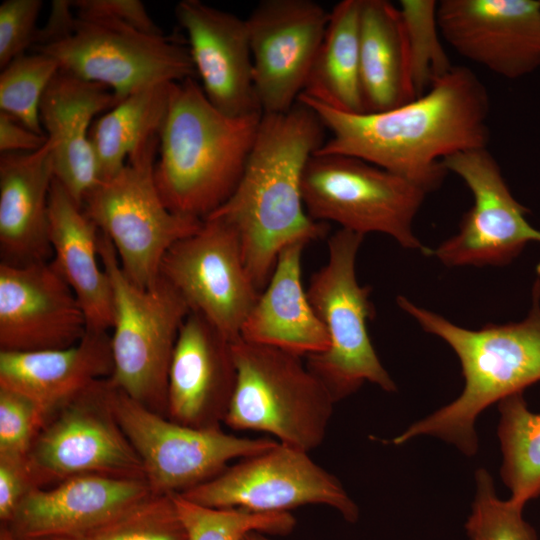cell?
Masks as SVG:
<instances>
[{
  "label": "cell",
  "instance_id": "14",
  "mask_svg": "<svg viewBox=\"0 0 540 540\" xmlns=\"http://www.w3.org/2000/svg\"><path fill=\"white\" fill-rule=\"evenodd\" d=\"M160 276L191 312L203 316L231 342L240 338L261 293L247 270L236 231L218 217L205 219L197 232L168 250Z\"/></svg>",
  "mask_w": 540,
  "mask_h": 540
},
{
  "label": "cell",
  "instance_id": "43",
  "mask_svg": "<svg viewBox=\"0 0 540 540\" xmlns=\"http://www.w3.org/2000/svg\"><path fill=\"white\" fill-rule=\"evenodd\" d=\"M25 540H79V539L73 538V537H44V538L25 539Z\"/></svg>",
  "mask_w": 540,
  "mask_h": 540
},
{
  "label": "cell",
  "instance_id": "35",
  "mask_svg": "<svg viewBox=\"0 0 540 540\" xmlns=\"http://www.w3.org/2000/svg\"><path fill=\"white\" fill-rule=\"evenodd\" d=\"M475 481V498L465 524L469 540H537L523 517L524 507L500 499L486 469H477Z\"/></svg>",
  "mask_w": 540,
  "mask_h": 540
},
{
  "label": "cell",
  "instance_id": "16",
  "mask_svg": "<svg viewBox=\"0 0 540 540\" xmlns=\"http://www.w3.org/2000/svg\"><path fill=\"white\" fill-rule=\"evenodd\" d=\"M329 17L311 0H264L246 19L262 114L285 113L297 103Z\"/></svg>",
  "mask_w": 540,
  "mask_h": 540
},
{
  "label": "cell",
  "instance_id": "33",
  "mask_svg": "<svg viewBox=\"0 0 540 540\" xmlns=\"http://www.w3.org/2000/svg\"><path fill=\"white\" fill-rule=\"evenodd\" d=\"M59 71L58 62L44 53H25L13 59L1 69L0 112L45 135L40 122V103Z\"/></svg>",
  "mask_w": 540,
  "mask_h": 540
},
{
  "label": "cell",
  "instance_id": "11",
  "mask_svg": "<svg viewBox=\"0 0 540 540\" xmlns=\"http://www.w3.org/2000/svg\"><path fill=\"white\" fill-rule=\"evenodd\" d=\"M31 51L53 57L65 73L107 86L118 102L153 85L197 76L188 45L179 38L107 18L76 15L68 34Z\"/></svg>",
  "mask_w": 540,
  "mask_h": 540
},
{
  "label": "cell",
  "instance_id": "10",
  "mask_svg": "<svg viewBox=\"0 0 540 540\" xmlns=\"http://www.w3.org/2000/svg\"><path fill=\"white\" fill-rule=\"evenodd\" d=\"M109 407L139 456L157 495L182 494L220 474L231 462L272 448L269 438L239 437L220 427L196 428L159 414L107 379Z\"/></svg>",
  "mask_w": 540,
  "mask_h": 540
},
{
  "label": "cell",
  "instance_id": "34",
  "mask_svg": "<svg viewBox=\"0 0 540 540\" xmlns=\"http://www.w3.org/2000/svg\"><path fill=\"white\" fill-rule=\"evenodd\" d=\"M75 538V537H73ZM79 540H187L172 495L152 494Z\"/></svg>",
  "mask_w": 540,
  "mask_h": 540
},
{
  "label": "cell",
  "instance_id": "22",
  "mask_svg": "<svg viewBox=\"0 0 540 540\" xmlns=\"http://www.w3.org/2000/svg\"><path fill=\"white\" fill-rule=\"evenodd\" d=\"M118 103L105 85L59 71L40 103V122L52 143L54 177L82 207L99 182L89 138L93 118Z\"/></svg>",
  "mask_w": 540,
  "mask_h": 540
},
{
  "label": "cell",
  "instance_id": "21",
  "mask_svg": "<svg viewBox=\"0 0 540 540\" xmlns=\"http://www.w3.org/2000/svg\"><path fill=\"white\" fill-rule=\"evenodd\" d=\"M236 384L232 342L198 313L180 329L167 386L169 419L191 427H220Z\"/></svg>",
  "mask_w": 540,
  "mask_h": 540
},
{
  "label": "cell",
  "instance_id": "17",
  "mask_svg": "<svg viewBox=\"0 0 540 540\" xmlns=\"http://www.w3.org/2000/svg\"><path fill=\"white\" fill-rule=\"evenodd\" d=\"M440 33L461 56L508 79L540 67V1L442 0Z\"/></svg>",
  "mask_w": 540,
  "mask_h": 540
},
{
  "label": "cell",
  "instance_id": "6",
  "mask_svg": "<svg viewBox=\"0 0 540 540\" xmlns=\"http://www.w3.org/2000/svg\"><path fill=\"white\" fill-rule=\"evenodd\" d=\"M98 250L113 290V373L109 380L149 409L167 414L169 367L180 329L191 311L162 276L147 289L132 283L101 231Z\"/></svg>",
  "mask_w": 540,
  "mask_h": 540
},
{
  "label": "cell",
  "instance_id": "3",
  "mask_svg": "<svg viewBox=\"0 0 540 540\" xmlns=\"http://www.w3.org/2000/svg\"><path fill=\"white\" fill-rule=\"evenodd\" d=\"M399 307L422 329L441 338L457 355L464 387L446 406L410 425L390 443L402 445L430 435L455 445L466 456L478 450L477 417L490 405L540 381V265L533 285L532 306L521 322L486 324L479 330L460 327L419 307L404 296Z\"/></svg>",
  "mask_w": 540,
  "mask_h": 540
},
{
  "label": "cell",
  "instance_id": "24",
  "mask_svg": "<svg viewBox=\"0 0 540 540\" xmlns=\"http://www.w3.org/2000/svg\"><path fill=\"white\" fill-rule=\"evenodd\" d=\"M54 180L52 143L34 152L0 156L1 262L48 261L49 194Z\"/></svg>",
  "mask_w": 540,
  "mask_h": 540
},
{
  "label": "cell",
  "instance_id": "38",
  "mask_svg": "<svg viewBox=\"0 0 540 540\" xmlns=\"http://www.w3.org/2000/svg\"><path fill=\"white\" fill-rule=\"evenodd\" d=\"M72 6L79 16L115 20L150 34L164 33L139 0H76Z\"/></svg>",
  "mask_w": 540,
  "mask_h": 540
},
{
  "label": "cell",
  "instance_id": "42",
  "mask_svg": "<svg viewBox=\"0 0 540 540\" xmlns=\"http://www.w3.org/2000/svg\"><path fill=\"white\" fill-rule=\"evenodd\" d=\"M0 540H16L7 526L1 525Z\"/></svg>",
  "mask_w": 540,
  "mask_h": 540
},
{
  "label": "cell",
  "instance_id": "39",
  "mask_svg": "<svg viewBox=\"0 0 540 540\" xmlns=\"http://www.w3.org/2000/svg\"><path fill=\"white\" fill-rule=\"evenodd\" d=\"M26 460L0 456V520L7 525L20 502L34 488Z\"/></svg>",
  "mask_w": 540,
  "mask_h": 540
},
{
  "label": "cell",
  "instance_id": "27",
  "mask_svg": "<svg viewBox=\"0 0 540 540\" xmlns=\"http://www.w3.org/2000/svg\"><path fill=\"white\" fill-rule=\"evenodd\" d=\"M360 77L365 113L402 106L416 97L399 8L386 0H361Z\"/></svg>",
  "mask_w": 540,
  "mask_h": 540
},
{
  "label": "cell",
  "instance_id": "1",
  "mask_svg": "<svg viewBox=\"0 0 540 540\" xmlns=\"http://www.w3.org/2000/svg\"><path fill=\"white\" fill-rule=\"evenodd\" d=\"M331 137L316 151L367 161L422 188L439 187L447 171L441 161L489 142L490 99L468 67L453 66L429 90L391 110L350 114L299 96Z\"/></svg>",
  "mask_w": 540,
  "mask_h": 540
},
{
  "label": "cell",
  "instance_id": "13",
  "mask_svg": "<svg viewBox=\"0 0 540 540\" xmlns=\"http://www.w3.org/2000/svg\"><path fill=\"white\" fill-rule=\"evenodd\" d=\"M106 383H96L41 428L26 457L35 487L87 474L145 479L142 462L109 407Z\"/></svg>",
  "mask_w": 540,
  "mask_h": 540
},
{
  "label": "cell",
  "instance_id": "28",
  "mask_svg": "<svg viewBox=\"0 0 540 540\" xmlns=\"http://www.w3.org/2000/svg\"><path fill=\"white\" fill-rule=\"evenodd\" d=\"M361 0H343L329 22L300 96L336 111L365 113L360 77Z\"/></svg>",
  "mask_w": 540,
  "mask_h": 540
},
{
  "label": "cell",
  "instance_id": "7",
  "mask_svg": "<svg viewBox=\"0 0 540 540\" xmlns=\"http://www.w3.org/2000/svg\"><path fill=\"white\" fill-rule=\"evenodd\" d=\"M364 236L345 229L328 240V261L310 279L308 299L329 339L326 350L309 355L308 368L335 402L365 382L395 392L396 384L382 365L371 342L368 321L374 316L371 288L356 277V257Z\"/></svg>",
  "mask_w": 540,
  "mask_h": 540
},
{
  "label": "cell",
  "instance_id": "20",
  "mask_svg": "<svg viewBox=\"0 0 540 540\" xmlns=\"http://www.w3.org/2000/svg\"><path fill=\"white\" fill-rule=\"evenodd\" d=\"M154 494L143 478L99 474L32 488L5 525L17 540L81 537Z\"/></svg>",
  "mask_w": 540,
  "mask_h": 540
},
{
  "label": "cell",
  "instance_id": "18",
  "mask_svg": "<svg viewBox=\"0 0 540 540\" xmlns=\"http://www.w3.org/2000/svg\"><path fill=\"white\" fill-rule=\"evenodd\" d=\"M86 332L81 305L51 261L0 263V351L63 349Z\"/></svg>",
  "mask_w": 540,
  "mask_h": 540
},
{
  "label": "cell",
  "instance_id": "15",
  "mask_svg": "<svg viewBox=\"0 0 540 540\" xmlns=\"http://www.w3.org/2000/svg\"><path fill=\"white\" fill-rule=\"evenodd\" d=\"M441 163L465 182L474 199L458 233L432 251L444 265L502 266L528 242H540V230L526 218L529 210L514 198L487 147L456 153Z\"/></svg>",
  "mask_w": 540,
  "mask_h": 540
},
{
  "label": "cell",
  "instance_id": "30",
  "mask_svg": "<svg viewBox=\"0 0 540 540\" xmlns=\"http://www.w3.org/2000/svg\"><path fill=\"white\" fill-rule=\"evenodd\" d=\"M498 409L500 475L510 490L509 500L524 507L540 497V412L529 409L523 393L501 400Z\"/></svg>",
  "mask_w": 540,
  "mask_h": 540
},
{
  "label": "cell",
  "instance_id": "9",
  "mask_svg": "<svg viewBox=\"0 0 540 540\" xmlns=\"http://www.w3.org/2000/svg\"><path fill=\"white\" fill-rule=\"evenodd\" d=\"M426 194L392 172L343 154L315 152L302 177V198L312 219L363 236L383 233L404 248L432 254L413 233Z\"/></svg>",
  "mask_w": 540,
  "mask_h": 540
},
{
  "label": "cell",
  "instance_id": "41",
  "mask_svg": "<svg viewBox=\"0 0 540 540\" xmlns=\"http://www.w3.org/2000/svg\"><path fill=\"white\" fill-rule=\"evenodd\" d=\"M271 535L260 533V532H251L245 536L243 540H275Z\"/></svg>",
  "mask_w": 540,
  "mask_h": 540
},
{
  "label": "cell",
  "instance_id": "5",
  "mask_svg": "<svg viewBox=\"0 0 540 540\" xmlns=\"http://www.w3.org/2000/svg\"><path fill=\"white\" fill-rule=\"evenodd\" d=\"M232 352L236 384L224 423L307 452L318 448L336 402L303 357L241 338Z\"/></svg>",
  "mask_w": 540,
  "mask_h": 540
},
{
  "label": "cell",
  "instance_id": "19",
  "mask_svg": "<svg viewBox=\"0 0 540 540\" xmlns=\"http://www.w3.org/2000/svg\"><path fill=\"white\" fill-rule=\"evenodd\" d=\"M175 15L209 102L230 117L262 114L246 20L200 0L178 2Z\"/></svg>",
  "mask_w": 540,
  "mask_h": 540
},
{
  "label": "cell",
  "instance_id": "25",
  "mask_svg": "<svg viewBox=\"0 0 540 540\" xmlns=\"http://www.w3.org/2000/svg\"><path fill=\"white\" fill-rule=\"evenodd\" d=\"M99 235L97 225L54 177L49 194L51 262L78 299L87 331L108 332L113 326V290L100 266Z\"/></svg>",
  "mask_w": 540,
  "mask_h": 540
},
{
  "label": "cell",
  "instance_id": "32",
  "mask_svg": "<svg viewBox=\"0 0 540 540\" xmlns=\"http://www.w3.org/2000/svg\"><path fill=\"white\" fill-rule=\"evenodd\" d=\"M399 3L411 81L416 97H420L453 66L440 41L441 33L437 20L438 2L401 0Z\"/></svg>",
  "mask_w": 540,
  "mask_h": 540
},
{
  "label": "cell",
  "instance_id": "12",
  "mask_svg": "<svg viewBox=\"0 0 540 540\" xmlns=\"http://www.w3.org/2000/svg\"><path fill=\"white\" fill-rule=\"evenodd\" d=\"M309 453L277 442L264 452L237 460L214 478L180 495L208 507L261 513L324 505L346 521L356 522L357 504L338 478Z\"/></svg>",
  "mask_w": 540,
  "mask_h": 540
},
{
  "label": "cell",
  "instance_id": "40",
  "mask_svg": "<svg viewBox=\"0 0 540 540\" xmlns=\"http://www.w3.org/2000/svg\"><path fill=\"white\" fill-rule=\"evenodd\" d=\"M47 142V136L28 129L13 117L0 112V151L5 153L34 152Z\"/></svg>",
  "mask_w": 540,
  "mask_h": 540
},
{
  "label": "cell",
  "instance_id": "8",
  "mask_svg": "<svg viewBox=\"0 0 540 540\" xmlns=\"http://www.w3.org/2000/svg\"><path fill=\"white\" fill-rule=\"evenodd\" d=\"M158 148L159 136H153L116 175L99 181L82 203L114 247L123 273L143 289L157 283L168 250L204 221L176 214L164 204L154 177Z\"/></svg>",
  "mask_w": 540,
  "mask_h": 540
},
{
  "label": "cell",
  "instance_id": "2",
  "mask_svg": "<svg viewBox=\"0 0 540 540\" xmlns=\"http://www.w3.org/2000/svg\"><path fill=\"white\" fill-rule=\"evenodd\" d=\"M324 130L318 115L300 101L288 112L262 114L235 191L209 216L234 228L247 270L260 292L286 246L308 244L327 233L328 225L309 216L302 198L303 173L324 143Z\"/></svg>",
  "mask_w": 540,
  "mask_h": 540
},
{
  "label": "cell",
  "instance_id": "37",
  "mask_svg": "<svg viewBox=\"0 0 540 540\" xmlns=\"http://www.w3.org/2000/svg\"><path fill=\"white\" fill-rule=\"evenodd\" d=\"M43 2L41 0H5L0 5V68L31 50Z\"/></svg>",
  "mask_w": 540,
  "mask_h": 540
},
{
  "label": "cell",
  "instance_id": "29",
  "mask_svg": "<svg viewBox=\"0 0 540 540\" xmlns=\"http://www.w3.org/2000/svg\"><path fill=\"white\" fill-rule=\"evenodd\" d=\"M175 84L139 90L93 122L89 138L99 181L116 175L131 154L153 136H159Z\"/></svg>",
  "mask_w": 540,
  "mask_h": 540
},
{
  "label": "cell",
  "instance_id": "4",
  "mask_svg": "<svg viewBox=\"0 0 540 540\" xmlns=\"http://www.w3.org/2000/svg\"><path fill=\"white\" fill-rule=\"evenodd\" d=\"M262 114L230 117L195 78L176 83L159 134L154 177L168 209L205 220L235 191Z\"/></svg>",
  "mask_w": 540,
  "mask_h": 540
},
{
  "label": "cell",
  "instance_id": "31",
  "mask_svg": "<svg viewBox=\"0 0 540 540\" xmlns=\"http://www.w3.org/2000/svg\"><path fill=\"white\" fill-rule=\"evenodd\" d=\"M187 540H243L251 532L286 535L295 525L290 512H253L240 508H214L172 495Z\"/></svg>",
  "mask_w": 540,
  "mask_h": 540
},
{
  "label": "cell",
  "instance_id": "26",
  "mask_svg": "<svg viewBox=\"0 0 540 540\" xmlns=\"http://www.w3.org/2000/svg\"><path fill=\"white\" fill-rule=\"evenodd\" d=\"M306 243L286 246L270 279L247 316L240 333L244 341L307 357L328 348L327 332L302 284V253Z\"/></svg>",
  "mask_w": 540,
  "mask_h": 540
},
{
  "label": "cell",
  "instance_id": "36",
  "mask_svg": "<svg viewBox=\"0 0 540 540\" xmlns=\"http://www.w3.org/2000/svg\"><path fill=\"white\" fill-rule=\"evenodd\" d=\"M45 423L44 414L31 400L0 387V456L26 460Z\"/></svg>",
  "mask_w": 540,
  "mask_h": 540
},
{
  "label": "cell",
  "instance_id": "23",
  "mask_svg": "<svg viewBox=\"0 0 540 540\" xmlns=\"http://www.w3.org/2000/svg\"><path fill=\"white\" fill-rule=\"evenodd\" d=\"M112 373L108 332L87 331L78 343L63 349L0 351V387L31 400L46 421Z\"/></svg>",
  "mask_w": 540,
  "mask_h": 540
}]
</instances>
